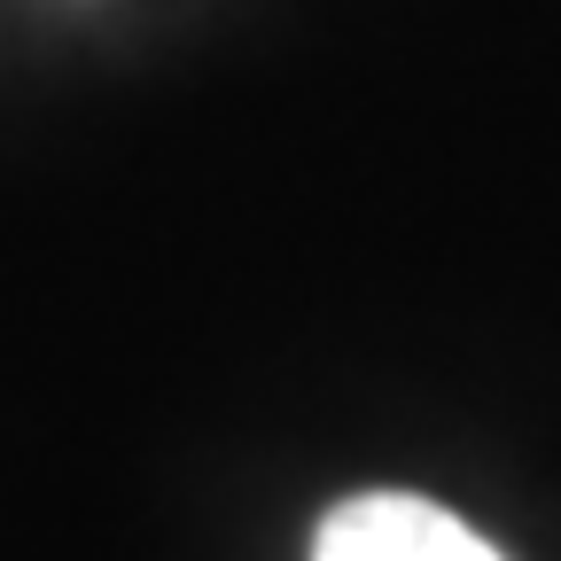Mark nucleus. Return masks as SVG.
Instances as JSON below:
<instances>
[{"label":"nucleus","mask_w":561,"mask_h":561,"mask_svg":"<svg viewBox=\"0 0 561 561\" xmlns=\"http://www.w3.org/2000/svg\"><path fill=\"white\" fill-rule=\"evenodd\" d=\"M312 561H507V553L483 546L460 515L413 500V491H367V500H343L320 523Z\"/></svg>","instance_id":"f257e3e1"}]
</instances>
